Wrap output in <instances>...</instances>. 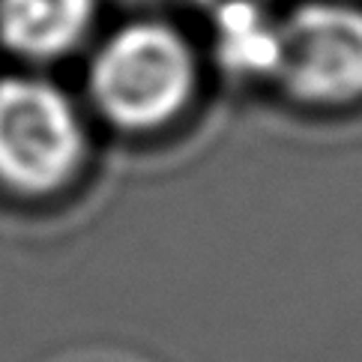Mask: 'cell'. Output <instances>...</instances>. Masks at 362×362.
<instances>
[{"instance_id": "cell-2", "label": "cell", "mask_w": 362, "mask_h": 362, "mask_svg": "<svg viewBox=\"0 0 362 362\" xmlns=\"http://www.w3.org/2000/svg\"><path fill=\"white\" fill-rule=\"evenodd\" d=\"M84 156V129L63 90L40 78L0 81V183L21 195L66 186Z\"/></svg>"}, {"instance_id": "cell-5", "label": "cell", "mask_w": 362, "mask_h": 362, "mask_svg": "<svg viewBox=\"0 0 362 362\" xmlns=\"http://www.w3.org/2000/svg\"><path fill=\"white\" fill-rule=\"evenodd\" d=\"M216 48L230 72L276 75L279 24L267 16L264 4H228L213 9Z\"/></svg>"}, {"instance_id": "cell-4", "label": "cell", "mask_w": 362, "mask_h": 362, "mask_svg": "<svg viewBox=\"0 0 362 362\" xmlns=\"http://www.w3.org/2000/svg\"><path fill=\"white\" fill-rule=\"evenodd\" d=\"M96 0H0V40L30 60L72 51L93 24Z\"/></svg>"}, {"instance_id": "cell-3", "label": "cell", "mask_w": 362, "mask_h": 362, "mask_svg": "<svg viewBox=\"0 0 362 362\" xmlns=\"http://www.w3.org/2000/svg\"><path fill=\"white\" fill-rule=\"evenodd\" d=\"M279 84L308 105L362 99V9L305 4L279 21Z\"/></svg>"}, {"instance_id": "cell-1", "label": "cell", "mask_w": 362, "mask_h": 362, "mask_svg": "<svg viewBox=\"0 0 362 362\" xmlns=\"http://www.w3.org/2000/svg\"><path fill=\"white\" fill-rule=\"evenodd\" d=\"M195 90V60L177 30L156 21L129 24L99 48L90 93L123 129H156L186 108Z\"/></svg>"}, {"instance_id": "cell-6", "label": "cell", "mask_w": 362, "mask_h": 362, "mask_svg": "<svg viewBox=\"0 0 362 362\" xmlns=\"http://www.w3.org/2000/svg\"><path fill=\"white\" fill-rule=\"evenodd\" d=\"M198 4L210 6V9H218V6H228V4H267V0H198Z\"/></svg>"}]
</instances>
